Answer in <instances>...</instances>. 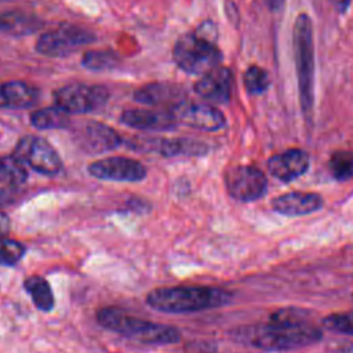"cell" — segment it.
<instances>
[{"instance_id": "obj_13", "label": "cell", "mask_w": 353, "mask_h": 353, "mask_svg": "<svg viewBox=\"0 0 353 353\" xmlns=\"http://www.w3.org/2000/svg\"><path fill=\"white\" fill-rule=\"evenodd\" d=\"M194 91L199 97L216 103H225L232 94V73L228 68L216 66L203 74L194 84Z\"/></svg>"}, {"instance_id": "obj_4", "label": "cell", "mask_w": 353, "mask_h": 353, "mask_svg": "<svg viewBox=\"0 0 353 353\" xmlns=\"http://www.w3.org/2000/svg\"><path fill=\"white\" fill-rule=\"evenodd\" d=\"M292 37L301 108L305 116L310 119L314 99V43L312 21L306 14H301L295 19Z\"/></svg>"}, {"instance_id": "obj_14", "label": "cell", "mask_w": 353, "mask_h": 353, "mask_svg": "<svg viewBox=\"0 0 353 353\" xmlns=\"http://www.w3.org/2000/svg\"><path fill=\"white\" fill-rule=\"evenodd\" d=\"M121 123L137 130L165 131L174 128L178 121L174 113L168 109H128L123 112Z\"/></svg>"}, {"instance_id": "obj_17", "label": "cell", "mask_w": 353, "mask_h": 353, "mask_svg": "<svg viewBox=\"0 0 353 353\" xmlns=\"http://www.w3.org/2000/svg\"><path fill=\"white\" fill-rule=\"evenodd\" d=\"M321 197L316 193L291 192L281 194L273 200V208L284 215H306L321 207Z\"/></svg>"}, {"instance_id": "obj_11", "label": "cell", "mask_w": 353, "mask_h": 353, "mask_svg": "<svg viewBox=\"0 0 353 353\" xmlns=\"http://www.w3.org/2000/svg\"><path fill=\"white\" fill-rule=\"evenodd\" d=\"M176 119L189 127L203 131H216L225 125L223 114L211 105L182 102L171 110Z\"/></svg>"}, {"instance_id": "obj_6", "label": "cell", "mask_w": 353, "mask_h": 353, "mask_svg": "<svg viewBox=\"0 0 353 353\" xmlns=\"http://www.w3.org/2000/svg\"><path fill=\"white\" fill-rule=\"evenodd\" d=\"M12 154L21 163L47 176L57 175L62 168V161L57 150L44 138L36 135L22 137Z\"/></svg>"}, {"instance_id": "obj_26", "label": "cell", "mask_w": 353, "mask_h": 353, "mask_svg": "<svg viewBox=\"0 0 353 353\" xmlns=\"http://www.w3.org/2000/svg\"><path fill=\"white\" fill-rule=\"evenodd\" d=\"M25 252H26V248L22 243L12 239H7V237H0V265L1 266L17 265L22 259Z\"/></svg>"}, {"instance_id": "obj_16", "label": "cell", "mask_w": 353, "mask_h": 353, "mask_svg": "<svg viewBox=\"0 0 353 353\" xmlns=\"http://www.w3.org/2000/svg\"><path fill=\"white\" fill-rule=\"evenodd\" d=\"M83 149L91 153H102L116 149L121 143L120 135L109 125L99 121H90L80 132Z\"/></svg>"}, {"instance_id": "obj_1", "label": "cell", "mask_w": 353, "mask_h": 353, "mask_svg": "<svg viewBox=\"0 0 353 353\" xmlns=\"http://www.w3.org/2000/svg\"><path fill=\"white\" fill-rule=\"evenodd\" d=\"M247 338L261 349L284 350L312 345L321 338V332L307 323L302 310L281 309L270 316L268 324L252 328Z\"/></svg>"}, {"instance_id": "obj_20", "label": "cell", "mask_w": 353, "mask_h": 353, "mask_svg": "<svg viewBox=\"0 0 353 353\" xmlns=\"http://www.w3.org/2000/svg\"><path fill=\"white\" fill-rule=\"evenodd\" d=\"M26 292L30 295L33 303L41 312H50L54 307V294L48 281L37 274L29 276L23 281Z\"/></svg>"}, {"instance_id": "obj_15", "label": "cell", "mask_w": 353, "mask_h": 353, "mask_svg": "<svg viewBox=\"0 0 353 353\" xmlns=\"http://www.w3.org/2000/svg\"><path fill=\"white\" fill-rule=\"evenodd\" d=\"M309 167V156L301 149H290L274 154L268 161V168L273 176L290 182L301 176Z\"/></svg>"}, {"instance_id": "obj_32", "label": "cell", "mask_w": 353, "mask_h": 353, "mask_svg": "<svg viewBox=\"0 0 353 353\" xmlns=\"http://www.w3.org/2000/svg\"><path fill=\"white\" fill-rule=\"evenodd\" d=\"M339 353H353V343H343L338 347Z\"/></svg>"}, {"instance_id": "obj_3", "label": "cell", "mask_w": 353, "mask_h": 353, "mask_svg": "<svg viewBox=\"0 0 353 353\" xmlns=\"http://www.w3.org/2000/svg\"><path fill=\"white\" fill-rule=\"evenodd\" d=\"M97 320L103 328L137 339L142 343L170 345L176 343L181 338V334L175 327L135 317L116 306L101 307L97 312Z\"/></svg>"}, {"instance_id": "obj_10", "label": "cell", "mask_w": 353, "mask_h": 353, "mask_svg": "<svg viewBox=\"0 0 353 353\" xmlns=\"http://www.w3.org/2000/svg\"><path fill=\"white\" fill-rule=\"evenodd\" d=\"M88 172L98 179L116 182H139L148 175L142 163L123 156H112L94 161L88 165Z\"/></svg>"}, {"instance_id": "obj_24", "label": "cell", "mask_w": 353, "mask_h": 353, "mask_svg": "<svg viewBox=\"0 0 353 353\" xmlns=\"http://www.w3.org/2000/svg\"><path fill=\"white\" fill-rule=\"evenodd\" d=\"M330 168L338 181L350 179L353 176V152H335L330 159Z\"/></svg>"}, {"instance_id": "obj_22", "label": "cell", "mask_w": 353, "mask_h": 353, "mask_svg": "<svg viewBox=\"0 0 353 353\" xmlns=\"http://www.w3.org/2000/svg\"><path fill=\"white\" fill-rule=\"evenodd\" d=\"M157 150L164 156H176V154L197 156V154H203L207 150V146L203 142L188 139V138L161 139L157 142Z\"/></svg>"}, {"instance_id": "obj_29", "label": "cell", "mask_w": 353, "mask_h": 353, "mask_svg": "<svg viewBox=\"0 0 353 353\" xmlns=\"http://www.w3.org/2000/svg\"><path fill=\"white\" fill-rule=\"evenodd\" d=\"M18 196V189L15 185H6L4 188L0 189V207L11 205L15 203Z\"/></svg>"}, {"instance_id": "obj_27", "label": "cell", "mask_w": 353, "mask_h": 353, "mask_svg": "<svg viewBox=\"0 0 353 353\" xmlns=\"http://www.w3.org/2000/svg\"><path fill=\"white\" fill-rule=\"evenodd\" d=\"M270 79L265 69L259 66H250L244 73V85L251 94H261L269 87Z\"/></svg>"}, {"instance_id": "obj_23", "label": "cell", "mask_w": 353, "mask_h": 353, "mask_svg": "<svg viewBox=\"0 0 353 353\" xmlns=\"http://www.w3.org/2000/svg\"><path fill=\"white\" fill-rule=\"evenodd\" d=\"M28 172L25 164L14 154L0 157V181L6 185H21L26 181Z\"/></svg>"}, {"instance_id": "obj_25", "label": "cell", "mask_w": 353, "mask_h": 353, "mask_svg": "<svg viewBox=\"0 0 353 353\" xmlns=\"http://www.w3.org/2000/svg\"><path fill=\"white\" fill-rule=\"evenodd\" d=\"M117 55L108 50H92L87 51L81 59V63L92 70H105L114 68Z\"/></svg>"}, {"instance_id": "obj_7", "label": "cell", "mask_w": 353, "mask_h": 353, "mask_svg": "<svg viewBox=\"0 0 353 353\" xmlns=\"http://www.w3.org/2000/svg\"><path fill=\"white\" fill-rule=\"evenodd\" d=\"M109 92L102 85L70 83L58 88L54 94L55 105L66 113H87L103 106Z\"/></svg>"}, {"instance_id": "obj_2", "label": "cell", "mask_w": 353, "mask_h": 353, "mask_svg": "<svg viewBox=\"0 0 353 353\" xmlns=\"http://www.w3.org/2000/svg\"><path fill=\"white\" fill-rule=\"evenodd\" d=\"M232 295L216 287L176 285L150 291L146 302L150 307L164 313H192L226 305Z\"/></svg>"}, {"instance_id": "obj_21", "label": "cell", "mask_w": 353, "mask_h": 353, "mask_svg": "<svg viewBox=\"0 0 353 353\" xmlns=\"http://www.w3.org/2000/svg\"><path fill=\"white\" fill-rule=\"evenodd\" d=\"M30 123L33 127L39 130H55V128H66L70 123L69 113L58 108L57 105L52 108H44L36 110L30 116Z\"/></svg>"}, {"instance_id": "obj_9", "label": "cell", "mask_w": 353, "mask_h": 353, "mask_svg": "<svg viewBox=\"0 0 353 353\" xmlns=\"http://www.w3.org/2000/svg\"><path fill=\"white\" fill-rule=\"evenodd\" d=\"M228 192L240 201H254L266 192V178L252 165H239L228 171L225 176Z\"/></svg>"}, {"instance_id": "obj_28", "label": "cell", "mask_w": 353, "mask_h": 353, "mask_svg": "<svg viewBox=\"0 0 353 353\" xmlns=\"http://www.w3.org/2000/svg\"><path fill=\"white\" fill-rule=\"evenodd\" d=\"M324 325L334 331L353 335V312L332 314L324 320Z\"/></svg>"}, {"instance_id": "obj_5", "label": "cell", "mask_w": 353, "mask_h": 353, "mask_svg": "<svg viewBox=\"0 0 353 353\" xmlns=\"http://www.w3.org/2000/svg\"><path fill=\"white\" fill-rule=\"evenodd\" d=\"M172 55L182 70L193 74H204L212 70L222 59L221 51L214 41L199 32L179 37L174 46Z\"/></svg>"}, {"instance_id": "obj_30", "label": "cell", "mask_w": 353, "mask_h": 353, "mask_svg": "<svg viewBox=\"0 0 353 353\" xmlns=\"http://www.w3.org/2000/svg\"><path fill=\"white\" fill-rule=\"evenodd\" d=\"M10 218L4 212H0V237H4L10 232Z\"/></svg>"}, {"instance_id": "obj_12", "label": "cell", "mask_w": 353, "mask_h": 353, "mask_svg": "<svg viewBox=\"0 0 353 353\" xmlns=\"http://www.w3.org/2000/svg\"><path fill=\"white\" fill-rule=\"evenodd\" d=\"M134 98L135 101L145 105L163 106L164 109L172 110L185 102V92L179 85L174 83L157 81L138 88L134 92Z\"/></svg>"}, {"instance_id": "obj_31", "label": "cell", "mask_w": 353, "mask_h": 353, "mask_svg": "<svg viewBox=\"0 0 353 353\" xmlns=\"http://www.w3.org/2000/svg\"><path fill=\"white\" fill-rule=\"evenodd\" d=\"M335 7H338L339 10H345L346 7H347V4H349V1L350 0H330Z\"/></svg>"}, {"instance_id": "obj_8", "label": "cell", "mask_w": 353, "mask_h": 353, "mask_svg": "<svg viewBox=\"0 0 353 353\" xmlns=\"http://www.w3.org/2000/svg\"><path fill=\"white\" fill-rule=\"evenodd\" d=\"M94 39L95 36L84 28L63 23L43 33L37 40L36 50L47 57H65Z\"/></svg>"}, {"instance_id": "obj_18", "label": "cell", "mask_w": 353, "mask_h": 353, "mask_svg": "<svg viewBox=\"0 0 353 353\" xmlns=\"http://www.w3.org/2000/svg\"><path fill=\"white\" fill-rule=\"evenodd\" d=\"M36 87L21 80H11L0 84V106L22 109L32 106L37 99Z\"/></svg>"}, {"instance_id": "obj_19", "label": "cell", "mask_w": 353, "mask_h": 353, "mask_svg": "<svg viewBox=\"0 0 353 353\" xmlns=\"http://www.w3.org/2000/svg\"><path fill=\"white\" fill-rule=\"evenodd\" d=\"M43 23L33 15L11 11L0 14V33L10 36H25L37 32Z\"/></svg>"}, {"instance_id": "obj_33", "label": "cell", "mask_w": 353, "mask_h": 353, "mask_svg": "<svg viewBox=\"0 0 353 353\" xmlns=\"http://www.w3.org/2000/svg\"><path fill=\"white\" fill-rule=\"evenodd\" d=\"M268 4L272 7V8H279L283 3V0H266Z\"/></svg>"}]
</instances>
